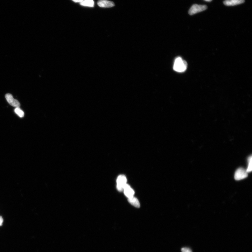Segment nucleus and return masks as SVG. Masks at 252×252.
<instances>
[{
    "mask_svg": "<svg viewBox=\"0 0 252 252\" xmlns=\"http://www.w3.org/2000/svg\"><path fill=\"white\" fill-rule=\"evenodd\" d=\"M248 176V173L243 168H239L236 170L234 175V178L236 180H240L246 178Z\"/></svg>",
    "mask_w": 252,
    "mask_h": 252,
    "instance_id": "nucleus-3",
    "label": "nucleus"
},
{
    "mask_svg": "<svg viewBox=\"0 0 252 252\" xmlns=\"http://www.w3.org/2000/svg\"><path fill=\"white\" fill-rule=\"evenodd\" d=\"M187 67L186 62L183 60L181 57H179L175 59L174 66L175 71L178 72H184L186 70Z\"/></svg>",
    "mask_w": 252,
    "mask_h": 252,
    "instance_id": "nucleus-1",
    "label": "nucleus"
},
{
    "mask_svg": "<svg viewBox=\"0 0 252 252\" xmlns=\"http://www.w3.org/2000/svg\"><path fill=\"white\" fill-rule=\"evenodd\" d=\"M204 1L206 2H210L212 1V0H204Z\"/></svg>",
    "mask_w": 252,
    "mask_h": 252,
    "instance_id": "nucleus-16",
    "label": "nucleus"
},
{
    "mask_svg": "<svg viewBox=\"0 0 252 252\" xmlns=\"http://www.w3.org/2000/svg\"><path fill=\"white\" fill-rule=\"evenodd\" d=\"M6 98L7 102L12 107L16 108L20 107V103L19 101L15 99L11 94H6Z\"/></svg>",
    "mask_w": 252,
    "mask_h": 252,
    "instance_id": "nucleus-5",
    "label": "nucleus"
},
{
    "mask_svg": "<svg viewBox=\"0 0 252 252\" xmlns=\"http://www.w3.org/2000/svg\"><path fill=\"white\" fill-rule=\"evenodd\" d=\"M244 2L245 0H225L223 3L226 6H232L242 4Z\"/></svg>",
    "mask_w": 252,
    "mask_h": 252,
    "instance_id": "nucleus-7",
    "label": "nucleus"
},
{
    "mask_svg": "<svg viewBox=\"0 0 252 252\" xmlns=\"http://www.w3.org/2000/svg\"><path fill=\"white\" fill-rule=\"evenodd\" d=\"M248 165L247 169L246 170V171L247 173H249L251 172L252 170V156H249L248 159Z\"/></svg>",
    "mask_w": 252,
    "mask_h": 252,
    "instance_id": "nucleus-12",
    "label": "nucleus"
},
{
    "mask_svg": "<svg viewBox=\"0 0 252 252\" xmlns=\"http://www.w3.org/2000/svg\"><path fill=\"white\" fill-rule=\"evenodd\" d=\"M182 252H192L191 249L188 248L184 247L181 249Z\"/></svg>",
    "mask_w": 252,
    "mask_h": 252,
    "instance_id": "nucleus-13",
    "label": "nucleus"
},
{
    "mask_svg": "<svg viewBox=\"0 0 252 252\" xmlns=\"http://www.w3.org/2000/svg\"><path fill=\"white\" fill-rule=\"evenodd\" d=\"M128 201L129 203L132 205L133 206L139 208L140 206V203L136 197H133L128 198Z\"/></svg>",
    "mask_w": 252,
    "mask_h": 252,
    "instance_id": "nucleus-9",
    "label": "nucleus"
},
{
    "mask_svg": "<svg viewBox=\"0 0 252 252\" xmlns=\"http://www.w3.org/2000/svg\"><path fill=\"white\" fill-rule=\"evenodd\" d=\"M124 190L125 196L128 198L133 197V195H134L135 193L134 191L131 188L129 185L126 184L124 187Z\"/></svg>",
    "mask_w": 252,
    "mask_h": 252,
    "instance_id": "nucleus-8",
    "label": "nucleus"
},
{
    "mask_svg": "<svg viewBox=\"0 0 252 252\" xmlns=\"http://www.w3.org/2000/svg\"><path fill=\"white\" fill-rule=\"evenodd\" d=\"M97 4L99 6L105 8H109L115 6L114 2L107 0H99Z\"/></svg>",
    "mask_w": 252,
    "mask_h": 252,
    "instance_id": "nucleus-6",
    "label": "nucleus"
},
{
    "mask_svg": "<svg viewBox=\"0 0 252 252\" xmlns=\"http://www.w3.org/2000/svg\"><path fill=\"white\" fill-rule=\"evenodd\" d=\"M2 222H3V220L1 217H0V226L2 225Z\"/></svg>",
    "mask_w": 252,
    "mask_h": 252,
    "instance_id": "nucleus-15",
    "label": "nucleus"
},
{
    "mask_svg": "<svg viewBox=\"0 0 252 252\" xmlns=\"http://www.w3.org/2000/svg\"><path fill=\"white\" fill-rule=\"evenodd\" d=\"M127 181V178L124 175H120L118 176L117 181V187L118 191L122 192L124 190Z\"/></svg>",
    "mask_w": 252,
    "mask_h": 252,
    "instance_id": "nucleus-4",
    "label": "nucleus"
},
{
    "mask_svg": "<svg viewBox=\"0 0 252 252\" xmlns=\"http://www.w3.org/2000/svg\"><path fill=\"white\" fill-rule=\"evenodd\" d=\"M73 1L75 2H81L83 1V0H72Z\"/></svg>",
    "mask_w": 252,
    "mask_h": 252,
    "instance_id": "nucleus-14",
    "label": "nucleus"
},
{
    "mask_svg": "<svg viewBox=\"0 0 252 252\" xmlns=\"http://www.w3.org/2000/svg\"><path fill=\"white\" fill-rule=\"evenodd\" d=\"M80 4L83 6L93 7L94 6V2L93 0H83L80 2Z\"/></svg>",
    "mask_w": 252,
    "mask_h": 252,
    "instance_id": "nucleus-10",
    "label": "nucleus"
},
{
    "mask_svg": "<svg viewBox=\"0 0 252 252\" xmlns=\"http://www.w3.org/2000/svg\"><path fill=\"white\" fill-rule=\"evenodd\" d=\"M207 8V7L206 5L194 4L190 9L189 13L190 15H192L205 10Z\"/></svg>",
    "mask_w": 252,
    "mask_h": 252,
    "instance_id": "nucleus-2",
    "label": "nucleus"
},
{
    "mask_svg": "<svg viewBox=\"0 0 252 252\" xmlns=\"http://www.w3.org/2000/svg\"><path fill=\"white\" fill-rule=\"evenodd\" d=\"M14 112L19 117H23L24 116V113L23 111L21 110L19 107H17L14 109Z\"/></svg>",
    "mask_w": 252,
    "mask_h": 252,
    "instance_id": "nucleus-11",
    "label": "nucleus"
}]
</instances>
